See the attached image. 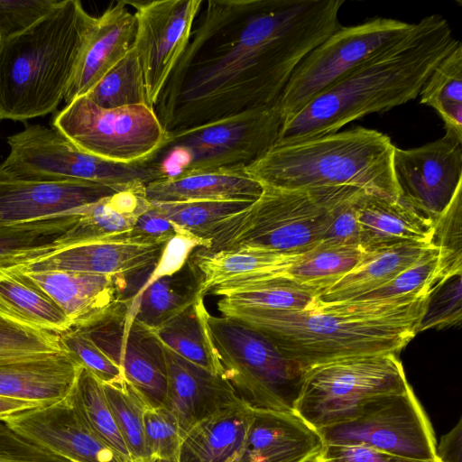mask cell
Instances as JSON below:
<instances>
[{
	"label": "cell",
	"instance_id": "cb8c5ba5",
	"mask_svg": "<svg viewBox=\"0 0 462 462\" xmlns=\"http://www.w3.org/2000/svg\"><path fill=\"white\" fill-rule=\"evenodd\" d=\"M80 369L65 350L0 364V397L39 407L60 402L69 395Z\"/></svg>",
	"mask_w": 462,
	"mask_h": 462
},
{
	"label": "cell",
	"instance_id": "bcb514c9",
	"mask_svg": "<svg viewBox=\"0 0 462 462\" xmlns=\"http://www.w3.org/2000/svg\"><path fill=\"white\" fill-rule=\"evenodd\" d=\"M461 274L438 284L429 296L419 332L424 329L452 326L461 321Z\"/></svg>",
	"mask_w": 462,
	"mask_h": 462
},
{
	"label": "cell",
	"instance_id": "f546056e",
	"mask_svg": "<svg viewBox=\"0 0 462 462\" xmlns=\"http://www.w3.org/2000/svg\"><path fill=\"white\" fill-rule=\"evenodd\" d=\"M432 245L406 243L365 252L350 272L320 291L315 300L337 303L356 299L393 279L417 262Z\"/></svg>",
	"mask_w": 462,
	"mask_h": 462
},
{
	"label": "cell",
	"instance_id": "836d02e7",
	"mask_svg": "<svg viewBox=\"0 0 462 462\" xmlns=\"http://www.w3.org/2000/svg\"><path fill=\"white\" fill-rule=\"evenodd\" d=\"M420 103L434 108L445 136L462 143V44L459 42L432 70L420 91Z\"/></svg>",
	"mask_w": 462,
	"mask_h": 462
},
{
	"label": "cell",
	"instance_id": "4fadbf2b",
	"mask_svg": "<svg viewBox=\"0 0 462 462\" xmlns=\"http://www.w3.org/2000/svg\"><path fill=\"white\" fill-rule=\"evenodd\" d=\"M413 24L374 17L359 24L342 25L313 49L293 71L279 99L282 122L346 72L404 35Z\"/></svg>",
	"mask_w": 462,
	"mask_h": 462
},
{
	"label": "cell",
	"instance_id": "f5cc1de1",
	"mask_svg": "<svg viewBox=\"0 0 462 462\" xmlns=\"http://www.w3.org/2000/svg\"><path fill=\"white\" fill-rule=\"evenodd\" d=\"M462 420L441 437L436 445V455L439 462H462Z\"/></svg>",
	"mask_w": 462,
	"mask_h": 462
},
{
	"label": "cell",
	"instance_id": "7402d4cb",
	"mask_svg": "<svg viewBox=\"0 0 462 462\" xmlns=\"http://www.w3.org/2000/svg\"><path fill=\"white\" fill-rule=\"evenodd\" d=\"M323 447L318 430L294 412L254 409L236 462H312Z\"/></svg>",
	"mask_w": 462,
	"mask_h": 462
},
{
	"label": "cell",
	"instance_id": "44dd1931",
	"mask_svg": "<svg viewBox=\"0 0 462 462\" xmlns=\"http://www.w3.org/2000/svg\"><path fill=\"white\" fill-rule=\"evenodd\" d=\"M136 30L134 14L125 1L111 4L88 32L76 72L64 97L66 104L87 95L125 55Z\"/></svg>",
	"mask_w": 462,
	"mask_h": 462
},
{
	"label": "cell",
	"instance_id": "e575fe53",
	"mask_svg": "<svg viewBox=\"0 0 462 462\" xmlns=\"http://www.w3.org/2000/svg\"><path fill=\"white\" fill-rule=\"evenodd\" d=\"M79 209L0 226V270L30 261L41 248L50 245L71 226Z\"/></svg>",
	"mask_w": 462,
	"mask_h": 462
},
{
	"label": "cell",
	"instance_id": "db71d44e",
	"mask_svg": "<svg viewBox=\"0 0 462 462\" xmlns=\"http://www.w3.org/2000/svg\"><path fill=\"white\" fill-rule=\"evenodd\" d=\"M35 407L39 406L31 402L0 397V420H4L11 414Z\"/></svg>",
	"mask_w": 462,
	"mask_h": 462
},
{
	"label": "cell",
	"instance_id": "ac0fdd59",
	"mask_svg": "<svg viewBox=\"0 0 462 462\" xmlns=\"http://www.w3.org/2000/svg\"><path fill=\"white\" fill-rule=\"evenodd\" d=\"M13 430L70 462H132L98 439L68 399L3 420Z\"/></svg>",
	"mask_w": 462,
	"mask_h": 462
},
{
	"label": "cell",
	"instance_id": "83f0119b",
	"mask_svg": "<svg viewBox=\"0 0 462 462\" xmlns=\"http://www.w3.org/2000/svg\"><path fill=\"white\" fill-rule=\"evenodd\" d=\"M357 216L359 246L365 252L406 243H433L435 221L399 199L365 194Z\"/></svg>",
	"mask_w": 462,
	"mask_h": 462
},
{
	"label": "cell",
	"instance_id": "ee69618b",
	"mask_svg": "<svg viewBox=\"0 0 462 462\" xmlns=\"http://www.w3.org/2000/svg\"><path fill=\"white\" fill-rule=\"evenodd\" d=\"M181 438L178 420L169 409L162 405L145 410L143 415L144 459L179 458Z\"/></svg>",
	"mask_w": 462,
	"mask_h": 462
},
{
	"label": "cell",
	"instance_id": "603a6c76",
	"mask_svg": "<svg viewBox=\"0 0 462 462\" xmlns=\"http://www.w3.org/2000/svg\"><path fill=\"white\" fill-rule=\"evenodd\" d=\"M162 346L167 371V392L162 405L175 415L181 437L200 420L239 399L221 375L212 374Z\"/></svg>",
	"mask_w": 462,
	"mask_h": 462
},
{
	"label": "cell",
	"instance_id": "7c38bea8",
	"mask_svg": "<svg viewBox=\"0 0 462 462\" xmlns=\"http://www.w3.org/2000/svg\"><path fill=\"white\" fill-rule=\"evenodd\" d=\"M324 444L365 446L393 455L436 461V439L411 386L367 402L344 421L317 430Z\"/></svg>",
	"mask_w": 462,
	"mask_h": 462
},
{
	"label": "cell",
	"instance_id": "681fc988",
	"mask_svg": "<svg viewBox=\"0 0 462 462\" xmlns=\"http://www.w3.org/2000/svg\"><path fill=\"white\" fill-rule=\"evenodd\" d=\"M0 462H70L23 437L0 420Z\"/></svg>",
	"mask_w": 462,
	"mask_h": 462
},
{
	"label": "cell",
	"instance_id": "30bf717a",
	"mask_svg": "<svg viewBox=\"0 0 462 462\" xmlns=\"http://www.w3.org/2000/svg\"><path fill=\"white\" fill-rule=\"evenodd\" d=\"M6 142L10 152L0 163V172L14 179L127 187L163 178L151 160L125 164L98 158L78 148L52 126L30 125Z\"/></svg>",
	"mask_w": 462,
	"mask_h": 462
},
{
	"label": "cell",
	"instance_id": "7dc6e473",
	"mask_svg": "<svg viewBox=\"0 0 462 462\" xmlns=\"http://www.w3.org/2000/svg\"><path fill=\"white\" fill-rule=\"evenodd\" d=\"M60 1L58 0H0V40L24 32Z\"/></svg>",
	"mask_w": 462,
	"mask_h": 462
},
{
	"label": "cell",
	"instance_id": "9f6ffc18",
	"mask_svg": "<svg viewBox=\"0 0 462 462\" xmlns=\"http://www.w3.org/2000/svg\"><path fill=\"white\" fill-rule=\"evenodd\" d=\"M1 121V120H0Z\"/></svg>",
	"mask_w": 462,
	"mask_h": 462
},
{
	"label": "cell",
	"instance_id": "ffe728a7",
	"mask_svg": "<svg viewBox=\"0 0 462 462\" xmlns=\"http://www.w3.org/2000/svg\"><path fill=\"white\" fill-rule=\"evenodd\" d=\"M18 273L43 291L61 309L72 328L88 327L126 300L125 277L65 271Z\"/></svg>",
	"mask_w": 462,
	"mask_h": 462
},
{
	"label": "cell",
	"instance_id": "9a60e30c",
	"mask_svg": "<svg viewBox=\"0 0 462 462\" xmlns=\"http://www.w3.org/2000/svg\"><path fill=\"white\" fill-rule=\"evenodd\" d=\"M131 299L116 310L85 328L96 345L123 371L124 378L148 408L163 404L167 371L163 348L152 329L135 321Z\"/></svg>",
	"mask_w": 462,
	"mask_h": 462
},
{
	"label": "cell",
	"instance_id": "7bdbcfd3",
	"mask_svg": "<svg viewBox=\"0 0 462 462\" xmlns=\"http://www.w3.org/2000/svg\"><path fill=\"white\" fill-rule=\"evenodd\" d=\"M461 190L462 186L435 221L433 244L439 251L440 282L462 272Z\"/></svg>",
	"mask_w": 462,
	"mask_h": 462
},
{
	"label": "cell",
	"instance_id": "f1b7e54d",
	"mask_svg": "<svg viewBox=\"0 0 462 462\" xmlns=\"http://www.w3.org/2000/svg\"><path fill=\"white\" fill-rule=\"evenodd\" d=\"M262 191V185L245 170L195 172L159 180L145 186V196L150 202H254Z\"/></svg>",
	"mask_w": 462,
	"mask_h": 462
},
{
	"label": "cell",
	"instance_id": "277c9868",
	"mask_svg": "<svg viewBox=\"0 0 462 462\" xmlns=\"http://www.w3.org/2000/svg\"><path fill=\"white\" fill-rule=\"evenodd\" d=\"M95 17L62 0L18 34L0 40V120L26 121L64 100Z\"/></svg>",
	"mask_w": 462,
	"mask_h": 462
},
{
	"label": "cell",
	"instance_id": "7a4b0ae2",
	"mask_svg": "<svg viewBox=\"0 0 462 462\" xmlns=\"http://www.w3.org/2000/svg\"><path fill=\"white\" fill-rule=\"evenodd\" d=\"M459 42L441 14L423 17L284 120L276 143L334 134L356 119L415 99L434 68Z\"/></svg>",
	"mask_w": 462,
	"mask_h": 462
},
{
	"label": "cell",
	"instance_id": "816d5d0a",
	"mask_svg": "<svg viewBox=\"0 0 462 462\" xmlns=\"http://www.w3.org/2000/svg\"><path fill=\"white\" fill-rule=\"evenodd\" d=\"M130 236L143 242L168 244L180 235L172 223L151 203V208L137 219Z\"/></svg>",
	"mask_w": 462,
	"mask_h": 462
},
{
	"label": "cell",
	"instance_id": "8992f818",
	"mask_svg": "<svg viewBox=\"0 0 462 462\" xmlns=\"http://www.w3.org/2000/svg\"><path fill=\"white\" fill-rule=\"evenodd\" d=\"M364 191L342 186L306 189L263 187L247 208L220 222L208 238V253L267 252L300 255L320 243L331 211Z\"/></svg>",
	"mask_w": 462,
	"mask_h": 462
},
{
	"label": "cell",
	"instance_id": "ba28073f",
	"mask_svg": "<svg viewBox=\"0 0 462 462\" xmlns=\"http://www.w3.org/2000/svg\"><path fill=\"white\" fill-rule=\"evenodd\" d=\"M222 377L254 409L293 412L303 370L263 334L226 316L206 317Z\"/></svg>",
	"mask_w": 462,
	"mask_h": 462
},
{
	"label": "cell",
	"instance_id": "11a10c76",
	"mask_svg": "<svg viewBox=\"0 0 462 462\" xmlns=\"http://www.w3.org/2000/svg\"><path fill=\"white\" fill-rule=\"evenodd\" d=\"M143 462H179V458H171V459L146 458Z\"/></svg>",
	"mask_w": 462,
	"mask_h": 462
},
{
	"label": "cell",
	"instance_id": "d4e9b609",
	"mask_svg": "<svg viewBox=\"0 0 462 462\" xmlns=\"http://www.w3.org/2000/svg\"><path fill=\"white\" fill-rule=\"evenodd\" d=\"M149 278L131 298L129 311L135 321L150 329H156L200 296L201 274L189 256L181 266H169L164 252Z\"/></svg>",
	"mask_w": 462,
	"mask_h": 462
},
{
	"label": "cell",
	"instance_id": "d6a6232c",
	"mask_svg": "<svg viewBox=\"0 0 462 462\" xmlns=\"http://www.w3.org/2000/svg\"><path fill=\"white\" fill-rule=\"evenodd\" d=\"M208 294L246 307L272 310H305L315 300L318 291L300 284L286 273L243 282L220 285Z\"/></svg>",
	"mask_w": 462,
	"mask_h": 462
},
{
	"label": "cell",
	"instance_id": "2e32d148",
	"mask_svg": "<svg viewBox=\"0 0 462 462\" xmlns=\"http://www.w3.org/2000/svg\"><path fill=\"white\" fill-rule=\"evenodd\" d=\"M398 199L436 221L462 186V143L446 137L421 146H394Z\"/></svg>",
	"mask_w": 462,
	"mask_h": 462
},
{
	"label": "cell",
	"instance_id": "f907efd6",
	"mask_svg": "<svg viewBox=\"0 0 462 462\" xmlns=\"http://www.w3.org/2000/svg\"><path fill=\"white\" fill-rule=\"evenodd\" d=\"M312 462H436L421 461L365 446L324 444Z\"/></svg>",
	"mask_w": 462,
	"mask_h": 462
},
{
	"label": "cell",
	"instance_id": "c3c4849f",
	"mask_svg": "<svg viewBox=\"0 0 462 462\" xmlns=\"http://www.w3.org/2000/svg\"><path fill=\"white\" fill-rule=\"evenodd\" d=\"M361 191L338 204L330 213L329 219L320 243L327 245H359V225L357 208L362 197Z\"/></svg>",
	"mask_w": 462,
	"mask_h": 462
},
{
	"label": "cell",
	"instance_id": "5b68a950",
	"mask_svg": "<svg viewBox=\"0 0 462 462\" xmlns=\"http://www.w3.org/2000/svg\"><path fill=\"white\" fill-rule=\"evenodd\" d=\"M394 145L376 130L356 126L291 143H276L247 166L262 187L306 189L348 186L398 199Z\"/></svg>",
	"mask_w": 462,
	"mask_h": 462
},
{
	"label": "cell",
	"instance_id": "74e56055",
	"mask_svg": "<svg viewBox=\"0 0 462 462\" xmlns=\"http://www.w3.org/2000/svg\"><path fill=\"white\" fill-rule=\"evenodd\" d=\"M177 228L180 236L204 243L215 227L228 217L238 213L253 202L245 201H184L151 202Z\"/></svg>",
	"mask_w": 462,
	"mask_h": 462
},
{
	"label": "cell",
	"instance_id": "f35d334b",
	"mask_svg": "<svg viewBox=\"0 0 462 462\" xmlns=\"http://www.w3.org/2000/svg\"><path fill=\"white\" fill-rule=\"evenodd\" d=\"M85 96L95 105L106 109L134 105L149 106L143 70L133 45Z\"/></svg>",
	"mask_w": 462,
	"mask_h": 462
},
{
	"label": "cell",
	"instance_id": "3957f363",
	"mask_svg": "<svg viewBox=\"0 0 462 462\" xmlns=\"http://www.w3.org/2000/svg\"><path fill=\"white\" fill-rule=\"evenodd\" d=\"M430 294L400 307L361 313L310 306L272 310L240 306L222 299V316L235 319L265 336L303 371L346 358L397 354L419 332Z\"/></svg>",
	"mask_w": 462,
	"mask_h": 462
},
{
	"label": "cell",
	"instance_id": "e0dca14e",
	"mask_svg": "<svg viewBox=\"0 0 462 462\" xmlns=\"http://www.w3.org/2000/svg\"><path fill=\"white\" fill-rule=\"evenodd\" d=\"M166 245L135 239L128 232L122 236L65 247L5 270L16 273L65 271L126 278L154 271Z\"/></svg>",
	"mask_w": 462,
	"mask_h": 462
},
{
	"label": "cell",
	"instance_id": "60d3db41",
	"mask_svg": "<svg viewBox=\"0 0 462 462\" xmlns=\"http://www.w3.org/2000/svg\"><path fill=\"white\" fill-rule=\"evenodd\" d=\"M439 282V251L433 244L417 262L393 279L348 301L368 304L421 296L430 294Z\"/></svg>",
	"mask_w": 462,
	"mask_h": 462
},
{
	"label": "cell",
	"instance_id": "5bb4252c",
	"mask_svg": "<svg viewBox=\"0 0 462 462\" xmlns=\"http://www.w3.org/2000/svg\"><path fill=\"white\" fill-rule=\"evenodd\" d=\"M134 8L133 46L143 76L147 102L154 109L182 56L203 0L126 1Z\"/></svg>",
	"mask_w": 462,
	"mask_h": 462
},
{
	"label": "cell",
	"instance_id": "b9f144b4",
	"mask_svg": "<svg viewBox=\"0 0 462 462\" xmlns=\"http://www.w3.org/2000/svg\"><path fill=\"white\" fill-rule=\"evenodd\" d=\"M61 350L58 334L17 323L0 314V364Z\"/></svg>",
	"mask_w": 462,
	"mask_h": 462
},
{
	"label": "cell",
	"instance_id": "1f68e13d",
	"mask_svg": "<svg viewBox=\"0 0 462 462\" xmlns=\"http://www.w3.org/2000/svg\"><path fill=\"white\" fill-rule=\"evenodd\" d=\"M202 296L183 311L153 329L162 345L185 360L222 376L206 324L208 310Z\"/></svg>",
	"mask_w": 462,
	"mask_h": 462
},
{
	"label": "cell",
	"instance_id": "52a82bcc",
	"mask_svg": "<svg viewBox=\"0 0 462 462\" xmlns=\"http://www.w3.org/2000/svg\"><path fill=\"white\" fill-rule=\"evenodd\" d=\"M282 125L279 103L245 110L170 132L168 143L152 160L163 179L245 170L276 143Z\"/></svg>",
	"mask_w": 462,
	"mask_h": 462
},
{
	"label": "cell",
	"instance_id": "6da1fadb",
	"mask_svg": "<svg viewBox=\"0 0 462 462\" xmlns=\"http://www.w3.org/2000/svg\"><path fill=\"white\" fill-rule=\"evenodd\" d=\"M344 0H209L154 111L170 133L279 103Z\"/></svg>",
	"mask_w": 462,
	"mask_h": 462
},
{
	"label": "cell",
	"instance_id": "484cf974",
	"mask_svg": "<svg viewBox=\"0 0 462 462\" xmlns=\"http://www.w3.org/2000/svg\"><path fill=\"white\" fill-rule=\"evenodd\" d=\"M254 408L240 398L192 425L182 436L179 462H236Z\"/></svg>",
	"mask_w": 462,
	"mask_h": 462
},
{
	"label": "cell",
	"instance_id": "d6986e66",
	"mask_svg": "<svg viewBox=\"0 0 462 462\" xmlns=\"http://www.w3.org/2000/svg\"><path fill=\"white\" fill-rule=\"evenodd\" d=\"M134 185L116 187L83 181L29 180L0 172V226L68 213Z\"/></svg>",
	"mask_w": 462,
	"mask_h": 462
},
{
	"label": "cell",
	"instance_id": "f6af8a7d",
	"mask_svg": "<svg viewBox=\"0 0 462 462\" xmlns=\"http://www.w3.org/2000/svg\"><path fill=\"white\" fill-rule=\"evenodd\" d=\"M58 335L61 348L103 383L124 378L122 369L81 328H71Z\"/></svg>",
	"mask_w": 462,
	"mask_h": 462
},
{
	"label": "cell",
	"instance_id": "8fae6325",
	"mask_svg": "<svg viewBox=\"0 0 462 462\" xmlns=\"http://www.w3.org/2000/svg\"><path fill=\"white\" fill-rule=\"evenodd\" d=\"M51 126L80 150L118 163L150 161L170 139L153 108L134 105L106 109L87 96L55 114Z\"/></svg>",
	"mask_w": 462,
	"mask_h": 462
},
{
	"label": "cell",
	"instance_id": "4316f807",
	"mask_svg": "<svg viewBox=\"0 0 462 462\" xmlns=\"http://www.w3.org/2000/svg\"><path fill=\"white\" fill-rule=\"evenodd\" d=\"M145 186L134 185L79 208L71 226L45 248L43 256L71 245L122 236L130 232L137 219L151 208Z\"/></svg>",
	"mask_w": 462,
	"mask_h": 462
},
{
	"label": "cell",
	"instance_id": "d590c367",
	"mask_svg": "<svg viewBox=\"0 0 462 462\" xmlns=\"http://www.w3.org/2000/svg\"><path fill=\"white\" fill-rule=\"evenodd\" d=\"M365 251L356 245L319 243L286 271L294 282L312 288L318 294L350 272L361 260Z\"/></svg>",
	"mask_w": 462,
	"mask_h": 462
},
{
	"label": "cell",
	"instance_id": "9c48e42d",
	"mask_svg": "<svg viewBox=\"0 0 462 462\" xmlns=\"http://www.w3.org/2000/svg\"><path fill=\"white\" fill-rule=\"evenodd\" d=\"M410 387L396 354L341 359L304 370L293 412L319 430L354 417L373 399Z\"/></svg>",
	"mask_w": 462,
	"mask_h": 462
},
{
	"label": "cell",
	"instance_id": "ab89813d",
	"mask_svg": "<svg viewBox=\"0 0 462 462\" xmlns=\"http://www.w3.org/2000/svg\"><path fill=\"white\" fill-rule=\"evenodd\" d=\"M103 388L131 461L143 462L145 458L143 415L147 405L125 378L103 383Z\"/></svg>",
	"mask_w": 462,
	"mask_h": 462
},
{
	"label": "cell",
	"instance_id": "8d00e7d4",
	"mask_svg": "<svg viewBox=\"0 0 462 462\" xmlns=\"http://www.w3.org/2000/svg\"><path fill=\"white\" fill-rule=\"evenodd\" d=\"M67 399L81 420L98 439L130 459L107 403L102 382L81 366Z\"/></svg>",
	"mask_w": 462,
	"mask_h": 462
},
{
	"label": "cell",
	"instance_id": "4dcf8cb0",
	"mask_svg": "<svg viewBox=\"0 0 462 462\" xmlns=\"http://www.w3.org/2000/svg\"><path fill=\"white\" fill-rule=\"evenodd\" d=\"M0 314L17 323L54 334L72 328L61 309L21 273L0 270Z\"/></svg>",
	"mask_w": 462,
	"mask_h": 462
}]
</instances>
